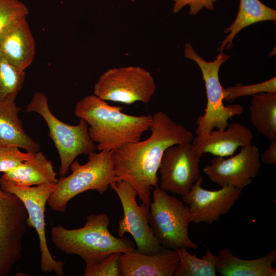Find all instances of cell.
I'll list each match as a JSON object with an SVG mask.
<instances>
[{"mask_svg": "<svg viewBox=\"0 0 276 276\" xmlns=\"http://www.w3.org/2000/svg\"><path fill=\"white\" fill-rule=\"evenodd\" d=\"M173 13L176 14L186 6H190L189 14L196 15L203 8L208 10H213L214 4L217 0H173Z\"/></svg>", "mask_w": 276, "mask_h": 276, "instance_id": "29", "label": "cell"}, {"mask_svg": "<svg viewBox=\"0 0 276 276\" xmlns=\"http://www.w3.org/2000/svg\"><path fill=\"white\" fill-rule=\"evenodd\" d=\"M260 166L259 148L251 144L241 148L238 154L228 158L216 156L203 171L212 181L220 187L243 189L252 182Z\"/></svg>", "mask_w": 276, "mask_h": 276, "instance_id": "13", "label": "cell"}, {"mask_svg": "<svg viewBox=\"0 0 276 276\" xmlns=\"http://www.w3.org/2000/svg\"><path fill=\"white\" fill-rule=\"evenodd\" d=\"M252 137V133L247 127L233 122L224 130H213L201 139L195 137L192 144L201 156L210 153L224 157L234 155L239 147L251 144Z\"/></svg>", "mask_w": 276, "mask_h": 276, "instance_id": "17", "label": "cell"}, {"mask_svg": "<svg viewBox=\"0 0 276 276\" xmlns=\"http://www.w3.org/2000/svg\"><path fill=\"white\" fill-rule=\"evenodd\" d=\"M151 135L146 140L126 144L112 151L116 176L136 190L143 204L149 207L151 191L158 186L157 172L163 155L173 145L191 143L192 133L158 111L152 115Z\"/></svg>", "mask_w": 276, "mask_h": 276, "instance_id": "1", "label": "cell"}, {"mask_svg": "<svg viewBox=\"0 0 276 276\" xmlns=\"http://www.w3.org/2000/svg\"><path fill=\"white\" fill-rule=\"evenodd\" d=\"M109 217L105 213L91 214L81 227L65 228L58 224L51 229L55 246L66 255L80 257L86 265L96 263L112 253L135 249L131 240L125 236L116 237L108 230Z\"/></svg>", "mask_w": 276, "mask_h": 276, "instance_id": "3", "label": "cell"}, {"mask_svg": "<svg viewBox=\"0 0 276 276\" xmlns=\"http://www.w3.org/2000/svg\"><path fill=\"white\" fill-rule=\"evenodd\" d=\"M29 10L20 0H0V35L15 21L27 17Z\"/></svg>", "mask_w": 276, "mask_h": 276, "instance_id": "26", "label": "cell"}, {"mask_svg": "<svg viewBox=\"0 0 276 276\" xmlns=\"http://www.w3.org/2000/svg\"><path fill=\"white\" fill-rule=\"evenodd\" d=\"M200 176L190 190L182 195V201L188 205L192 222L195 224H212L227 214L239 199L242 189L223 186L218 190L203 189Z\"/></svg>", "mask_w": 276, "mask_h": 276, "instance_id": "14", "label": "cell"}, {"mask_svg": "<svg viewBox=\"0 0 276 276\" xmlns=\"http://www.w3.org/2000/svg\"><path fill=\"white\" fill-rule=\"evenodd\" d=\"M56 184L22 187L10 183L0 178L2 188L15 194L23 202L28 214L27 220L28 227H33L37 233L41 253L40 270L44 273L54 272L58 276H63L64 274V262L55 260L51 255L45 230V208Z\"/></svg>", "mask_w": 276, "mask_h": 276, "instance_id": "10", "label": "cell"}, {"mask_svg": "<svg viewBox=\"0 0 276 276\" xmlns=\"http://www.w3.org/2000/svg\"><path fill=\"white\" fill-rule=\"evenodd\" d=\"M148 217L153 234L163 247L174 250L198 248L189 235L192 222L189 206L158 186L152 189Z\"/></svg>", "mask_w": 276, "mask_h": 276, "instance_id": "6", "label": "cell"}, {"mask_svg": "<svg viewBox=\"0 0 276 276\" xmlns=\"http://www.w3.org/2000/svg\"><path fill=\"white\" fill-rule=\"evenodd\" d=\"M15 101L0 102V146H15L27 152L39 151L40 147L25 132Z\"/></svg>", "mask_w": 276, "mask_h": 276, "instance_id": "20", "label": "cell"}, {"mask_svg": "<svg viewBox=\"0 0 276 276\" xmlns=\"http://www.w3.org/2000/svg\"><path fill=\"white\" fill-rule=\"evenodd\" d=\"M25 79L20 71L0 56V102L15 101Z\"/></svg>", "mask_w": 276, "mask_h": 276, "instance_id": "24", "label": "cell"}, {"mask_svg": "<svg viewBox=\"0 0 276 276\" xmlns=\"http://www.w3.org/2000/svg\"><path fill=\"white\" fill-rule=\"evenodd\" d=\"M184 56L194 61L199 67L204 82L207 103L203 115L196 121V134L201 139L207 136L214 128L223 130L228 125V121L241 115L244 108L239 104L224 105L222 86L219 78L221 65L231 55L220 53L213 61L208 62L200 56L190 43L185 44Z\"/></svg>", "mask_w": 276, "mask_h": 276, "instance_id": "5", "label": "cell"}, {"mask_svg": "<svg viewBox=\"0 0 276 276\" xmlns=\"http://www.w3.org/2000/svg\"><path fill=\"white\" fill-rule=\"evenodd\" d=\"M70 169L72 173L58 179L47 204L52 211L64 212L68 202L88 190L102 194L109 185L118 180L113 161L112 151L103 150L88 155V161L81 165L74 160Z\"/></svg>", "mask_w": 276, "mask_h": 276, "instance_id": "4", "label": "cell"}, {"mask_svg": "<svg viewBox=\"0 0 276 276\" xmlns=\"http://www.w3.org/2000/svg\"><path fill=\"white\" fill-rule=\"evenodd\" d=\"M122 252L111 254L100 261L86 265L84 276H122L120 258Z\"/></svg>", "mask_w": 276, "mask_h": 276, "instance_id": "27", "label": "cell"}, {"mask_svg": "<svg viewBox=\"0 0 276 276\" xmlns=\"http://www.w3.org/2000/svg\"><path fill=\"white\" fill-rule=\"evenodd\" d=\"M156 90L150 72L140 66H128L111 68L103 73L94 85V95L106 101L147 104Z\"/></svg>", "mask_w": 276, "mask_h": 276, "instance_id": "8", "label": "cell"}, {"mask_svg": "<svg viewBox=\"0 0 276 276\" xmlns=\"http://www.w3.org/2000/svg\"><path fill=\"white\" fill-rule=\"evenodd\" d=\"M123 109L92 95L79 100L74 113L89 126L88 134L97 144L98 150L113 151L126 144L140 141L153 122L152 115H130L123 112Z\"/></svg>", "mask_w": 276, "mask_h": 276, "instance_id": "2", "label": "cell"}, {"mask_svg": "<svg viewBox=\"0 0 276 276\" xmlns=\"http://www.w3.org/2000/svg\"><path fill=\"white\" fill-rule=\"evenodd\" d=\"M201 155L191 143L178 144L165 151L159 167L160 189L183 195L199 178Z\"/></svg>", "mask_w": 276, "mask_h": 276, "instance_id": "12", "label": "cell"}, {"mask_svg": "<svg viewBox=\"0 0 276 276\" xmlns=\"http://www.w3.org/2000/svg\"><path fill=\"white\" fill-rule=\"evenodd\" d=\"M275 260V249L260 258L245 260L223 248L217 255L216 270L223 276H275L276 269L272 266Z\"/></svg>", "mask_w": 276, "mask_h": 276, "instance_id": "18", "label": "cell"}, {"mask_svg": "<svg viewBox=\"0 0 276 276\" xmlns=\"http://www.w3.org/2000/svg\"><path fill=\"white\" fill-rule=\"evenodd\" d=\"M260 159L265 164H276V140L270 141L268 148L260 155Z\"/></svg>", "mask_w": 276, "mask_h": 276, "instance_id": "30", "label": "cell"}, {"mask_svg": "<svg viewBox=\"0 0 276 276\" xmlns=\"http://www.w3.org/2000/svg\"><path fill=\"white\" fill-rule=\"evenodd\" d=\"M176 250L163 247L158 252L147 255L133 249L122 252V276H173L179 263Z\"/></svg>", "mask_w": 276, "mask_h": 276, "instance_id": "15", "label": "cell"}, {"mask_svg": "<svg viewBox=\"0 0 276 276\" xmlns=\"http://www.w3.org/2000/svg\"><path fill=\"white\" fill-rule=\"evenodd\" d=\"M266 20H276V11L264 5L260 0H240L239 8L236 19L224 30L228 35L220 43L217 51L230 49L236 35L242 29L252 24Z\"/></svg>", "mask_w": 276, "mask_h": 276, "instance_id": "21", "label": "cell"}, {"mask_svg": "<svg viewBox=\"0 0 276 276\" xmlns=\"http://www.w3.org/2000/svg\"><path fill=\"white\" fill-rule=\"evenodd\" d=\"M109 187L115 191L121 201L123 217L118 223L119 237L130 234L137 246V250L144 254L159 252L163 246L154 236L149 224V207L138 205L135 189L128 182L121 180L111 182Z\"/></svg>", "mask_w": 276, "mask_h": 276, "instance_id": "11", "label": "cell"}, {"mask_svg": "<svg viewBox=\"0 0 276 276\" xmlns=\"http://www.w3.org/2000/svg\"><path fill=\"white\" fill-rule=\"evenodd\" d=\"M223 100L231 102L237 98L245 96L255 95L262 93H276V77L257 84L242 85L222 88Z\"/></svg>", "mask_w": 276, "mask_h": 276, "instance_id": "25", "label": "cell"}, {"mask_svg": "<svg viewBox=\"0 0 276 276\" xmlns=\"http://www.w3.org/2000/svg\"><path fill=\"white\" fill-rule=\"evenodd\" d=\"M1 178L22 187L56 183L58 181L52 162L39 151L32 152L20 166L3 173Z\"/></svg>", "mask_w": 276, "mask_h": 276, "instance_id": "19", "label": "cell"}, {"mask_svg": "<svg viewBox=\"0 0 276 276\" xmlns=\"http://www.w3.org/2000/svg\"><path fill=\"white\" fill-rule=\"evenodd\" d=\"M36 43L27 20L22 18L8 27L0 35V56L20 71L33 62Z\"/></svg>", "mask_w": 276, "mask_h": 276, "instance_id": "16", "label": "cell"}, {"mask_svg": "<svg viewBox=\"0 0 276 276\" xmlns=\"http://www.w3.org/2000/svg\"><path fill=\"white\" fill-rule=\"evenodd\" d=\"M28 217L21 199L0 185V276H7L21 258Z\"/></svg>", "mask_w": 276, "mask_h": 276, "instance_id": "9", "label": "cell"}, {"mask_svg": "<svg viewBox=\"0 0 276 276\" xmlns=\"http://www.w3.org/2000/svg\"><path fill=\"white\" fill-rule=\"evenodd\" d=\"M252 126L270 142L276 140V93L252 96L249 106Z\"/></svg>", "mask_w": 276, "mask_h": 276, "instance_id": "22", "label": "cell"}, {"mask_svg": "<svg viewBox=\"0 0 276 276\" xmlns=\"http://www.w3.org/2000/svg\"><path fill=\"white\" fill-rule=\"evenodd\" d=\"M26 111L38 113L47 124L49 136L59 154V174L61 177L65 176L69 172L72 163L77 156L95 152L96 146L89 135L87 123L80 119L78 125H71L59 120L50 110L48 97L44 93H35Z\"/></svg>", "mask_w": 276, "mask_h": 276, "instance_id": "7", "label": "cell"}, {"mask_svg": "<svg viewBox=\"0 0 276 276\" xmlns=\"http://www.w3.org/2000/svg\"><path fill=\"white\" fill-rule=\"evenodd\" d=\"M32 152H23L15 146H0V172L5 173L20 166Z\"/></svg>", "mask_w": 276, "mask_h": 276, "instance_id": "28", "label": "cell"}, {"mask_svg": "<svg viewBox=\"0 0 276 276\" xmlns=\"http://www.w3.org/2000/svg\"><path fill=\"white\" fill-rule=\"evenodd\" d=\"M179 263L174 276H216L217 255L208 249L202 257L191 254L187 248L176 249Z\"/></svg>", "mask_w": 276, "mask_h": 276, "instance_id": "23", "label": "cell"}]
</instances>
